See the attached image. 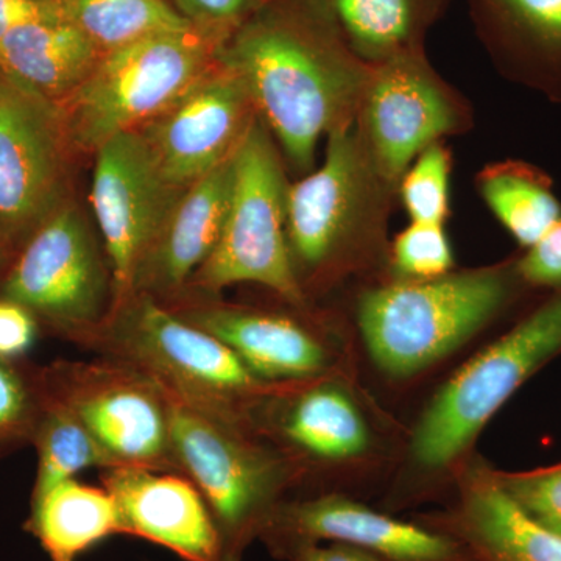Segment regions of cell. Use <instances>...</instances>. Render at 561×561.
Instances as JSON below:
<instances>
[{
    "mask_svg": "<svg viewBox=\"0 0 561 561\" xmlns=\"http://www.w3.org/2000/svg\"><path fill=\"white\" fill-rule=\"evenodd\" d=\"M41 390L91 432L117 467L176 472L165 391L138 368L111 357L57 360L36 371Z\"/></svg>",
    "mask_w": 561,
    "mask_h": 561,
    "instance_id": "obj_10",
    "label": "cell"
},
{
    "mask_svg": "<svg viewBox=\"0 0 561 561\" xmlns=\"http://www.w3.org/2000/svg\"><path fill=\"white\" fill-rule=\"evenodd\" d=\"M39 393L41 413L32 440L38 451V470L32 500L88 468H116L101 443L66 405L44 393L41 387Z\"/></svg>",
    "mask_w": 561,
    "mask_h": 561,
    "instance_id": "obj_27",
    "label": "cell"
},
{
    "mask_svg": "<svg viewBox=\"0 0 561 561\" xmlns=\"http://www.w3.org/2000/svg\"><path fill=\"white\" fill-rule=\"evenodd\" d=\"M350 49L376 66L423 49L443 0H324Z\"/></svg>",
    "mask_w": 561,
    "mask_h": 561,
    "instance_id": "obj_24",
    "label": "cell"
},
{
    "mask_svg": "<svg viewBox=\"0 0 561 561\" xmlns=\"http://www.w3.org/2000/svg\"><path fill=\"white\" fill-rule=\"evenodd\" d=\"M265 0H169L194 31L214 43H225L261 9Z\"/></svg>",
    "mask_w": 561,
    "mask_h": 561,
    "instance_id": "obj_32",
    "label": "cell"
},
{
    "mask_svg": "<svg viewBox=\"0 0 561 561\" xmlns=\"http://www.w3.org/2000/svg\"><path fill=\"white\" fill-rule=\"evenodd\" d=\"M217 58L242 80L257 116L302 172L323 136L356 124L373 72L324 0H265Z\"/></svg>",
    "mask_w": 561,
    "mask_h": 561,
    "instance_id": "obj_1",
    "label": "cell"
},
{
    "mask_svg": "<svg viewBox=\"0 0 561 561\" xmlns=\"http://www.w3.org/2000/svg\"><path fill=\"white\" fill-rule=\"evenodd\" d=\"M62 18L58 0H0V39L27 22Z\"/></svg>",
    "mask_w": 561,
    "mask_h": 561,
    "instance_id": "obj_35",
    "label": "cell"
},
{
    "mask_svg": "<svg viewBox=\"0 0 561 561\" xmlns=\"http://www.w3.org/2000/svg\"><path fill=\"white\" fill-rule=\"evenodd\" d=\"M121 535L162 546L186 561H228L219 527L197 486L176 472L117 467L103 471Z\"/></svg>",
    "mask_w": 561,
    "mask_h": 561,
    "instance_id": "obj_18",
    "label": "cell"
},
{
    "mask_svg": "<svg viewBox=\"0 0 561 561\" xmlns=\"http://www.w3.org/2000/svg\"><path fill=\"white\" fill-rule=\"evenodd\" d=\"M467 124L461 99L420 49L373 66L354 125L379 175L397 191L421 151Z\"/></svg>",
    "mask_w": 561,
    "mask_h": 561,
    "instance_id": "obj_12",
    "label": "cell"
},
{
    "mask_svg": "<svg viewBox=\"0 0 561 561\" xmlns=\"http://www.w3.org/2000/svg\"><path fill=\"white\" fill-rule=\"evenodd\" d=\"M391 261L402 280L440 278L453 271L451 242L443 225L411 221L394 238Z\"/></svg>",
    "mask_w": 561,
    "mask_h": 561,
    "instance_id": "obj_30",
    "label": "cell"
},
{
    "mask_svg": "<svg viewBox=\"0 0 561 561\" xmlns=\"http://www.w3.org/2000/svg\"><path fill=\"white\" fill-rule=\"evenodd\" d=\"M287 190L275 138L257 116L234 153L230 205L219 242L186 289L217 295L232 284L253 283L290 305H305L287 243Z\"/></svg>",
    "mask_w": 561,
    "mask_h": 561,
    "instance_id": "obj_6",
    "label": "cell"
},
{
    "mask_svg": "<svg viewBox=\"0 0 561 561\" xmlns=\"http://www.w3.org/2000/svg\"><path fill=\"white\" fill-rule=\"evenodd\" d=\"M512 291L505 268L398 280L367 291L357 320L375 364L408 378L463 345L504 308Z\"/></svg>",
    "mask_w": 561,
    "mask_h": 561,
    "instance_id": "obj_4",
    "label": "cell"
},
{
    "mask_svg": "<svg viewBox=\"0 0 561 561\" xmlns=\"http://www.w3.org/2000/svg\"><path fill=\"white\" fill-rule=\"evenodd\" d=\"M561 350V291L476 354L437 391L413 432V461L442 470L470 448L491 416Z\"/></svg>",
    "mask_w": 561,
    "mask_h": 561,
    "instance_id": "obj_7",
    "label": "cell"
},
{
    "mask_svg": "<svg viewBox=\"0 0 561 561\" xmlns=\"http://www.w3.org/2000/svg\"><path fill=\"white\" fill-rule=\"evenodd\" d=\"M73 153L61 106L0 73V245L27 241L69 201Z\"/></svg>",
    "mask_w": 561,
    "mask_h": 561,
    "instance_id": "obj_11",
    "label": "cell"
},
{
    "mask_svg": "<svg viewBox=\"0 0 561 561\" xmlns=\"http://www.w3.org/2000/svg\"><path fill=\"white\" fill-rule=\"evenodd\" d=\"M323 164L289 184L286 232L295 273L324 271L378 239L394 190L379 175L356 125L328 136Z\"/></svg>",
    "mask_w": 561,
    "mask_h": 561,
    "instance_id": "obj_8",
    "label": "cell"
},
{
    "mask_svg": "<svg viewBox=\"0 0 561 561\" xmlns=\"http://www.w3.org/2000/svg\"><path fill=\"white\" fill-rule=\"evenodd\" d=\"M38 320L20 302L0 298V357L14 359L35 342Z\"/></svg>",
    "mask_w": 561,
    "mask_h": 561,
    "instance_id": "obj_34",
    "label": "cell"
},
{
    "mask_svg": "<svg viewBox=\"0 0 561 561\" xmlns=\"http://www.w3.org/2000/svg\"><path fill=\"white\" fill-rule=\"evenodd\" d=\"M83 346L138 368L190 404L250 426L254 405L275 387L256 378L219 339L146 294L111 306Z\"/></svg>",
    "mask_w": 561,
    "mask_h": 561,
    "instance_id": "obj_2",
    "label": "cell"
},
{
    "mask_svg": "<svg viewBox=\"0 0 561 561\" xmlns=\"http://www.w3.org/2000/svg\"><path fill=\"white\" fill-rule=\"evenodd\" d=\"M284 560L287 561H387L382 557L376 556L364 549L354 548V546L343 545V542H311V545H301L291 549Z\"/></svg>",
    "mask_w": 561,
    "mask_h": 561,
    "instance_id": "obj_36",
    "label": "cell"
},
{
    "mask_svg": "<svg viewBox=\"0 0 561 561\" xmlns=\"http://www.w3.org/2000/svg\"><path fill=\"white\" fill-rule=\"evenodd\" d=\"M260 540L280 559L298 546L328 541L354 546L387 561H476L448 535L401 522L342 494L284 501Z\"/></svg>",
    "mask_w": 561,
    "mask_h": 561,
    "instance_id": "obj_15",
    "label": "cell"
},
{
    "mask_svg": "<svg viewBox=\"0 0 561 561\" xmlns=\"http://www.w3.org/2000/svg\"><path fill=\"white\" fill-rule=\"evenodd\" d=\"M491 476L535 522L561 535V465L523 474Z\"/></svg>",
    "mask_w": 561,
    "mask_h": 561,
    "instance_id": "obj_31",
    "label": "cell"
},
{
    "mask_svg": "<svg viewBox=\"0 0 561 561\" xmlns=\"http://www.w3.org/2000/svg\"><path fill=\"white\" fill-rule=\"evenodd\" d=\"M251 424L280 443L291 461L343 463L360 459L371 446L359 402L348 387L323 376L273 387L254 405Z\"/></svg>",
    "mask_w": 561,
    "mask_h": 561,
    "instance_id": "obj_17",
    "label": "cell"
},
{
    "mask_svg": "<svg viewBox=\"0 0 561 561\" xmlns=\"http://www.w3.org/2000/svg\"><path fill=\"white\" fill-rule=\"evenodd\" d=\"M161 302L219 339L261 381L275 386L311 381L330 367V351L319 335L284 313L232 305L191 289Z\"/></svg>",
    "mask_w": 561,
    "mask_h": 561,
    "instance_id": "obj_16",
    "label": "cell"
},
{
    "mask_svg": "<svg viewBox=\"0 0 561 561\" xmlns=\"http://www.w3.org/2000/svg\"><path fill=\"white\" fill-rule=\"evenodd\" d=\"M94 154L91 205L117 305L130 294L139 262L184 191L162 176L139 131L113 136Z\"/></svg>",
    "mask_w": 561,
    "mask_h": 561,
    "instance_id": "obj_13",
    "label": "cell"
},
{
    "mask_svg": "<svg viewBox=\"0 0 561 561\" xmlns=\"http://www.w3.org/2000/svg\"><path fill=\"white\" fill-rule=\"evenodd\" d=\"M41 413L35 375H25L0 357V454L32 443Z\"/></svg>",
    "mask_w": 561,
    "mask_h": 561,
    "instance_id": "obj_29",
    "label": "cell"
},
{
    "mask_svg": "<svg viewBox=\"0 0 561 561\" xmlns=\"http://www.w3.org/2000/svg\"><path fill=\"white\" fill-rule=\"evenodd\" d=\"M232 175L234 154L180 195L139 262L128 295L146 294L169 301L186 289L219 242Z\"/></svg>",
    "mask_w": 561,
    "mask_h": 561,
    "instance_id": "obj_19",
    "label": "cell"
},
{
    "mask_svg": "<svg viewBox=\"0 0 561 561\" xmlns=\"http://www.w3.org/2000/svg\"><path fill=\"white\" fill-rule=\"evenodd\" d=\"M516 77L561 101V0H476Z\"/></svg>",
    "mask_w": 561,
    "mask_h": 561,
    "instance_id": "obj_22",
    "label": "cell"
},
{
    "mask_svg": "<svg viewBox=\"0 0 561 561\" xmlns=\"http://www.w3.org/2000/svg\"><path fill=\"white\" fill-rule=\"evenodd\" d=\"M61 16L102 55L161 33L192 28L169 0H58Z\"/></svg>",
    "mask_w": 561,
    "mask_h": 561,
    "instance_id": "obj_26",
    "label": "cell"
},
{
    "mask_svg": "<svg viewBox=\"0 0 561 561\" xmlns=\"http://www.w3.org/2000/svg\"><path fill=\"white\" fill-rule=\"evenodd\" d=\"M478 186L491 213L526 250L540 241L561 214L551 176L529 162L486 165Z\"/></svg>",
    "mask_w": 561,
    "mask_h": 561,
    "instance_id": "obj_25",
    "label": "cell"
},
{
    "mask_svg": "<svg viewBox=\"0 0 561 561\" xmlns=\"http://www.w3.org/2000/svg\"><path fill=\"white\" fill-rule=\"evenodd\" d=\"M256 117L242 80L217 60L179 101L136 131L168 183L186 191L230 160Z\"/></svg>",
    "mask_w": 561,
    "mask_h": 561,
    "instance_id": "obj_14",
    "label": "cell"
},
{
    "mask_svg": "<svg viewBox=\"0 0 561 561\" xmlns=\"http://www.w3.org/2000/svg\"><path fill=\"white\" fill-rule=\"evenodd\" d=\"M2 298L20 302L61 337L79 343L101 327L113 305L105 249L73 202L24 242L3 280Z\"/></svg>",
    "mask_w": 561,
    "mask_h": 561,
    "instance_id": "obj_9",
    "label": "cell"
},
{
    "mask_svg": "<svg viewBox=\"0 0 561 561\" xmlns=\"http://www.w3.org/2000/svg\"><path fill=\"white\" fill-rule=\"evenodd\" d=\"M427 527L460 542L476 561H561V535L527 515L491 472L471 478L459 505Z\"/></svg>",
    "mask_w": 561,
    "mask_h": 561,
    "instance_id": "obj_20",
    "label": "cell"
},
{
    "mask_svg": "<svg viewBox=\"0 0 561 561\" xmlns=\"http://www.w3.org/2000/svg\"><path fill=\"white\" fill-rule=\"evenodd\" d=\"M451 157L442 142L432 144L412 161L398 183L411 221L445 224L449 216Z\"/></svg>",
    "mask_w": 561,
    "mask_h": 561,
    "instance_id": "obj_28",
    "label": "cell"
},
{
    "mask_svg": "<svg viewBox=\"0 0 561 561\" xmlns=\"http://www.w3.org/2000/svg\"><path fill=\"white\" fill-rule=\"evenodd\" d=\"M164 391L179 474L190 479L205 497L228 561H241L283 504L297 465L264 443L250 424L225 419Z\"/></svg>",
    "mask_w": 561,
    "mask_h": 561,
    "instance_id": "obj_3",
    "label": "cell"
},
{
    "mask_svg": "<svg viewBox=\"0 0 561 561\" xmlns=\"http://www.w3.org/2000/svg\"><path fill=\"white\" fill-rule=\"evenodd\" d=\"M24 529L50 561H77L84 552L121 535L119 512L105 486L66 479L31 501Z\"/></svg>",
    "mask_w": 561,
    "mask_h": 561,
    "instance_id": "obj_23",
    "label": "cell"
},
{
    "mask_svg": "<svg viewBox=\"0 0 561 561\" xmlns=\"http://www.w3.org/2000/svg\"><path fill=\"white\" fill-rule=\"evenodd\" d=\"M102 54L65 18H44L0 39V73L24 90L62 106Z\"/></svg>",
    "mask_w": 561,
    "mask_h": 561,
    "instance_id": "obj_21",
    "label": "cell"
},
{
    "mask_svg": "<svg viewBox=\"0 0 561 561\" xmlns=\"http://www.w3.org/2000/svg\"><path fill=\"white\" fill-rule=\"evenodd\" d=\"M516 275L537 287H561V214L518 261Z\"/></svg>",
    "mask_w": 561,
    "mask_h": 561,
    "instance_id": "obj_33",
    "label": "cell"
},
{
    "mask_svg": "<svg viewBox=\"0 0 561 561\" xmlns=\"http://www.w3.org/2000/svg\"><path fill=\"white\" fill-rule=\"evenodd\" d=\"M220 46L194 28L161 33L102 55L65 105L76 151L136 131L173 105L217 60Z\"/></svg>",
    "mask_w": 561,
    "mask_h": 561,
    "instance_id": "obj_5",
    "label": "cell"
}]
</instances>
